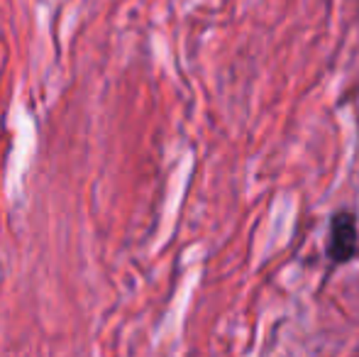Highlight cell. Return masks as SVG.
<instances>
[{
	"instance_id": "2",
	"label": "cell",
	"mask_w": 359,
	"mask_h": 357,
	"mask_svg": "<svg viewBox=\"0 0 359 357\" xmlns=\"http://www.w3.org/2000/svg\"><path fill=\"white\" fill-rule=\"evenodd\" d=\"M357 15H359V0H357Z\"/></svg>"
},
{
	"instance_id": "1",
	"label": "cell",
	"mask_w": 359,
	"mask_h": 357,
	"mask_svg": "<svg viewBox=\"0 0 359 357\" xmlns=\"http://www.w3.org/2000/svg\"><path fill=\"white\" fill-rule=\"evenodd\" d=\"M359 252L357 243V218L350 210H337L330 220V245L327 257L335 264H347Z\"/></svg>"
}]
</instances>
